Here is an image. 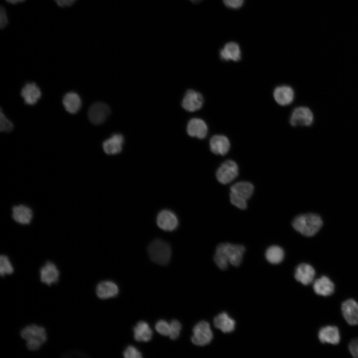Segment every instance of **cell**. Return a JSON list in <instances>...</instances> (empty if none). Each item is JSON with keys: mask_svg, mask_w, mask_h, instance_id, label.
Segmentation results:
<instances>
[{"mask_svg": "<svg viewBox=\"0 0 358 358\" xmlns=\"http://www.w3.org/2000/svg\"><path fill=\"white\" fill-rule=\"evenodd\" d=\"M156 331L163 336H169L170 333V324L167 321L161 320L158 321L155 325Z\"/></svg>", "mask_w": 358, "mask_h": 358, "instance_id": "1f68e13d", "label": "cell"}, {"mask_svg": "<svg viewBox=\"0 0 358 358\" xmlns=\"http://www.w3.org/2000/svg\"><path fill=\"white\" fill-rule=\"evenodd\" d=\"M318 338L322 343L338 344L340 341L339 329L334 326H327L322 327L318 332Z\"/></svg>", "mask_w": 358, "mask_h": 358, "instance_id": "e0dca14e", "label": "cell"}, {"mask_svg": "<svg viewBox=\"0 0 358 358\" xmlns=\"http://www.w3.org/2000/svg\"><path fill=\"white\" fill-rule=\"evenodd\" d=\"M170 324V333L169 337L172 340L177 339L181 329L180 323L177 320H173Z\"/></svg>", "mask_w": 358, "mask_h": 358, "instance_id": "4dcf8cb0", "label": "cell"}, {"mask_svg": "<svg viewBox=\"0 0 358 358\" xmlns=\"http://www.w3.org/2000/svg\"><path fill=\"white\" fill-rule=\"evenodd\" d=\"M156 222L158 226L165 231H173L179 225V220L177 215L169 210L161 211L157 216Z\"/></svg>", "mask_w": 358, "mask_h": 358, "instance_id": "9c48e42d", "label": "cell"}, {"mask_svg": "<svg viewBox=\"0 0 358 358\" xmlns=\"http://www.w3.org/2000/svg\"><path fill=\"white\" fill-rule=\"evenodd\" d=\"M96 294L98 298L108 299L116 296L119 291L117 285L111 281H103L96 287Z\"/></svg>", "mask_w": 358, "mask_h": 358, "instance_id": "44dd1931", "label": "cell"}, {"mask_svg": "<svg viewBox=\"0 0 358 358\" xmlns=\"http://www.w3.org/2000/svg\"><path fill=\"white\" fill-rule=\"evenodd\" d=\"M186 130L190 136L203 139L207 134L208 127L203 120L198 118H193L188 121Z\"/></svg>", "mask_w": 358, "mask_h": 358, "instance_id": "9a60e30c", "label": "cell"}, {"mask_svg": "<svg viewBox=\"0 0 358 358\" xmlns=\"http://www.w3.org/2000/svg\"><path fill=\"white\" fill-rule=\"evenodd\" d=\"M6 2L12 3L16 4L18 2H21L24 1L25 0H5Z\"/></svg>", "mask_w": 358, "mask_h": 358, "instance_id": "f35d334b", "label": "cell"}, {"mask_svg": "<svg viewBox=\"0 0 358 358\" xmlns=\"http://www.w3.org/2000/svg\"><path fill=\"white\" fill-rule=\"evenodd\" d=\"M123 143V135L120 134H115L103 142V149L106 154H117L122 151Z\"/></svg>", "mask_w": 358, "mask_h": 358, "instance_id": "d6986e66", "label": "cell"}, {"mask_svg": "<svg viewBox=\"0 0 358 358\" xmlns=\"http://www.w3.org/2000/svg\"><path fill=\"white\" fill-rule=\"evenodd\" d=\"M12 216L16 222L21 224H28L32 219L33 213L29 207L18 205L13 207Z\"/></svg>", "mask_w": 358, "mask_h": 358, "instance_id": "603a6c76", "label": "cell"}, {"mask_svg": "<svg viewBox=\"0 0 358 358\" xmlns=\"http://www.w3.org/2000/svg\"><path fill=\"white\" fill-rule=\"evenodd\" d=\"M230 192L247 200L253 193L254 186L249 182L239 181L232 185L230 187Z\"/></svg>", "mask_w": 358, "mask_h": 358, "instance_id": "4316f807", "label": "cell"}, {"mask_svg": "<svg viewBox=\"0 0 358 358\" xmlns=\"http://www.w3.org/2000/svg\"><path fill=\"white\" fill-rule=\"evenodd\" d=\"M209 148L214 154L223 156L229 152L230 142L228 137L224 135H215L210 139Z\"/></svg>", "mask_w": 358, "mask_h": 358, "instance_id": "4fadbf2b", "label": "cell"}, {"mask_svg": "<svg viewBox=\"0 0 358 358\" xmlns=\"http://www.w3.org/2000/svg\"><path fill=\"white\" fill-rule=\"evenodd\" d=\"M13 127V124L9 121L0 111V130L1 132H10Z\"/></svg>", "mask_w": 358, "mask_h": 358, "instance_id": "d6a6232c", "label": "cell"}, {"mask_svg": "<svg viewBox=\"0 0 358 358\" xmlns=\"http://www.w3.org/2000/svg\"><path fill=\"white\" fill-rule=\"evenodd\" d=\"M8 24V18L4 8L1 6L0 8V28H4Z\"/></svg>", "mask_w": 358, "mask_h": 358, "instance_id": "8d00e7d4", "label": "cell"}, {"mask_svg": "<svg viewBox=\"0 0 358 358\" xmlns=\"http://www.w3.org/2000/svg\"><path fill=\"white\" fill-rule=\"evenodd\" d=\"M219 56L223 61H239L241 59V51L239 45L234 42L226 43L220 49Z\"/></svg>", "mask_w": 358, "mask_h": 358, "instance_id": "ac0fdd59", "label": "cell"}, {"mask_svg": "<svg viewBox=\"0 0 358 358\" xmlns=\"http://www.w3.org/2000/svg\"><path fill=\"white\" fill-rule=\"evenodd\" d=\"M294 91L288 85L276 87L273 91V98L277 103L281 106L291 104L294 99Z\"/></svg>", "mask_w": 358, "mask_h": 358, "instance_id": "7c38bea8", "label": "cell"}, {"mask_svg": "<svg viewBox=\"0 0 358 358\" xmlns=\"http://www.w3.org/2000/svg\"><path fill=\"white\" fill-rule=\"evenodd\" d=\"M21 95L26 104L33 105L40 98L41 92L35 83H28L22 88Z\"/></svg>", "mask_w": 358, "mask_h": 358, "instance_id": "7402d4cb", "label": "cell"}, {"mask_svg": "<svg viewBox=\"0 0 358 358\" xmlns=\"http://www.w3.org/2000/svg\"><path fill=\"white\" fill-rule=\"evenodd\" d=\"M245 251V247L242 245L221 243L216 248L214 260L219 268L225 270L229 263L238 266L242 261Z\"/></svg>", "mask_w": 358, "mask_h": 358, "instance_id": "6da1fadb", "label": "cell"}, {"mask_svg": "<svg viewBox=\"0 0 358 358\" xmlns=\"http://www.w3.org/2000/svg\"><path fill=\"white\" fill-rule=\"evenodd\" d=\"M230 199L231 203L241 209H245L247 207V200L235 193L230 192Z\"/></svg>", "mask_w": 358, "mask_h": 358, "instance_id": "f546056e", "label": "cell"}, {"mask_svg": "<svg viewBox=\"0 0 358 358\" xmlns=\"http://www.w3.org/2000/svg\"><path fill=\"white\" fill-rule=\"evenodd\" d=\"M63 103L68 112L75 114L80 110L82 102L80 97L77 93L70 92L64 96Z\"/></svg>", "mask_w": 358, "mask_h": 358, "instance_id": "484cf974", "label": "cell"}, {"mask_svg": "<svg viewBox=\"0 0 358 358\" xmlns=\"http://www.w3.org/2000/svg\"><path fill=\"white\" fill-rule=\"evenodd\" d=\"M313 288L317 295L327 296L333 293L335 285L328 277L323 275L314 281Z\"/></svg>", "mask_w": 358, "mask_h": 358, "instance_id": "ffe728a7", "label": "cell"}, {"mask_svg": "<svg viewBox=\"0 0 358 358\" xmlns=\"http://www.w3.org/2000/svg\"><path fill=\"white\" fill-rule=\"evenodd\" d=\"M134 337L138 342H147L151 340L153 332L147 323L139 321L133 329Z\"/></svg>", "mask_w": 358, "mask_h": 358, "instance_id": "d4e9b609", "label": "cell"}, {"mask_svg": "<svg viewBox=\"0 0 358 358\" xmlns=\"http://www.w3.org/2000/svg\"><path fill=\"white\" fill-rule=\"evenodd\" d=\"M226 7L231 9H238L242 7L244 0H222Z\"/></svg>", "mask_w": 358, "mask_h": 358, "instance_id": "e575fe53", "label": "cell"}, {"mask_svg": "<svg viewBox=\"0 0 358 358\" xmlns=\"http://www.w3.org/2000/svg\"><path fill=\"white\" fill-rule=\"evenodd\" d=\"M148 252L151 259L161 265H167L171 259L172 251L170 246L160 239L154 240L150 244Z\"/></svg>", "mask_w": 358, "mask_h": 358, "instance_id": "277c9868", "label": "cell"}, {"mask_svg": "<svg viewBox=\"0 0 358 358\" xmlns=\"http://www.w3.org/2000/svg\"><path fill=\"white\" fill-rule=\"evenodd\" d=\"M13 266L9 258L5 255H1L0 257V273L1 276L10 274L13 272Z\"/></svg>", "mask_w": 358, "mask_h": 358, "instance_id": "f1b7e54d", "label": "cell"}, {"mask_svg": "<svg viewBox=\"0 0 358 358\" xmlns=\"http://www.w3.org/2000/svg\"><path fill=\"white\" fill-rule=\"evenodd\" d=\"M238 175L237 164L231 160L224 162L216 172V178L222 184H227L233 181Z\"/></svg>", "mask_w": 358, "mask_h": 358, "instance_id": "8992f818", "label": "cell"}, {"mask_svg": "<svg viewBox=\"0 0 358 358\" xmlns=\"http://www.w3.org/2000/svg\"><path fill=\"white\" fill-rule=\"evenodd\" d=\"M214 326L223 333H230L235 329V321L225 312L217 315L214 319Z\"/></svg>", "mask_w": 358, "mask_h": 358, "instance_id": "cb8c5ba5", "label": "cell"}, {"mask_svg": "<svg viewBox=\"0 0 358 358\" xmlns=\"http://www.w3.org/2000/svg\"><path fill=\"white\" fill-rule=\"evenodd\" d=\"M349 350L353 357L358 358V338L351 341L349 345Z\"/></svg>", "mask_w": 358, "mask_h": 358, "instance_id": "d590c367", "label": "cell"}, {"mask_svg": "<svg viewBox=\"0 0 358 358\" xmlns=\"http://www.w3.org/2000/svg\"><path fill=\"white\" fill-rule=\"evenodd\" d=\"M110 113L109 107L105 103L97 102L92 104L88 111V117L93 124L103 123Z\"/></svg>", "mask_w": 358, "mask_h": 358, "instance_id": "ba28073f", "label": "cell"}, {"mask_svg": "<svg viewBox=\"0 0 358 358\" xmlns=\"http://www.w3.org/2000/svg\"><path fill=\"white\" fill-rule=\"evenodd\" d=\"M323 220L318 214L308 212L298 215L293 219V228L302 235L311 237L316 235L322 228Z\"/></svg>", "mask_w": 358, "mask_h": 358, "instance_id": "7a4b0ae2", "label": "cell"}, {"mask_svg": "<svg viewBox=\"0 0 358 358\" xmlns=\"http://www.w3.org/2000/svg\"><path fill=\"white\" fill-rule=\"evenodd\" d=\"M315 275V270L311 265L302 263L296 268L294 277L297 281L307 285L313 281Z\"/></svg>", "mask_w": 358, "mask_h": 358, "instance_id": "2e32d148", "label": "cell"}, {"mask_svg": "<svg viewBox=\"0 0 358 358\" xmlns=\"http://www.w3.org/2000/svg\"><path fill=\"white\" fill-rule=\"evenodd\" d=\"M213 334L208 322L202 321L196 324L193 329L191 341L198 346H204L210 343Z\"/></svg>", "mask_w": 358, "mask_h": 358, "instance_id": "5b68a950", "label": "cell"}, {"mask_svg": "<svg viewBox=\"0 0 358 358\" xmlns=\"http://www.w3.org/2000/svg\"><path fill=\"white\" fill-rule=\"evenodd\" d=\"M123 356L125 358H141L142 357L141 353L134 346H129L123 352Z\"/></svg>", "mask_w": 358, "mask_h": 358, "instance_id": "836d02e7", "label": "cell"}, {"mask_svg": "<svg viewBox=\"0 0 358 358\" xmlns=\"http://www.w3.org/2000/svg\"><path fill=\"white\" fill-rule=\"evenodd\" d=\"M59 276V270L56 265L51 262H47L40 269L41 281L48 285L57 282Z\"/></svg>", "mask_w": 358, "mask_h": 358, "instance_id": "5bb4252c", "label": "cell"}, {"mask_svg": "<svg viewBox=\"0 0 358 358\" xmlns=\"http://www.w3.org/2000/svg\"><path fill=\"white\" fill-rule=\"evenodd\" d=\"M314 115L310 109L306 106H299L292 112L289 122L292 126H308L313 122Z\"/></svg>", "mask_w": 358, "mask_h": 358, "instance_id": "52a82bcc", "label": "cell"}, {"mask_svg": "<svg viewBox=\"0 0 358 358\" xmlns=\"http://www.w3.org/2000/svg\"><path fill=\"white\" fill-rule=\"evenodd\" d=\"M21 337L26 341V347L31 351L38 350L47 339L44 328L35 324L25 327L20 332Z\"/></svg>", "mask_w": 358, "mask_h": 358, "instance_id": "3957f363", "label": "cell"}, {"mask_svg": "<svg viewBox=\"0 0 358 358\" xmlns=\"http://www.w3.org/2000/svg\"><path fill=\"white\" fill-rule=\"evenodd\" d=\"M57 5L60 7L72 5L77 0H54Z\"/></svg>", "mask_w": 358, "mask_h": 358, "instance_id": "74e56055", "label": "cell"}, {"mask_svg": "<svg viewBox=\"0 0 358 358\" xmlns=\"http://www.w3.org/2000/svg\"><path fill=\"white\" fill-rule=\"evenodd\" d=\"M190 1L193 3H198L201 2L202 0H189Z\"/></svg>", "mask_w": 358, "mask_h": 358, "instance_id": "ab89813d", "label": "cell"}, {"mask_svg": "<svg viewBox=\"0 0 358 358\" xmlns=\"http://www.w3.org/2000/svg\"><path fill=\"white\" fill-rule=\"evenodd\" d=\"M284 252L281 248L277 246L269 247L266 251V258L267 261L272 264L281 262L284 258Z\"/></svg>", "mask_w": 358, "mask_h": 358, "instance_id": "83f0119b", "label": "cell"}, {"mask_svg": "<svg viewBox=\"0 0 358 358\" xmlns=\"http://www.w3.org/2000/svg\"><path fill=\"white\" fill-rule=\"evenodd\" d=\"M203 101V96L200 92L193 90H188L184 94L181 105L185 110L194 112L202 107Z\"/></svg>", "mask_w": 358, "mask_h": 358, "instance_id": "30bf717a", "label": "cell"}, {"mask_svg": "<svg viewBox=\"0 0 358 358\" xmlns=\"http://www.w3.org/2000/svg\"><path fill=\"white\" fill-rule=\"evenodd\" d=\"M343 316L351 325H358V303L353 299H348L342 304Z\"/></svg>", "mask_w": 358, "mask_h": 358, "instance_id": "8fae6325", "label": "cell"}]
</instances>
